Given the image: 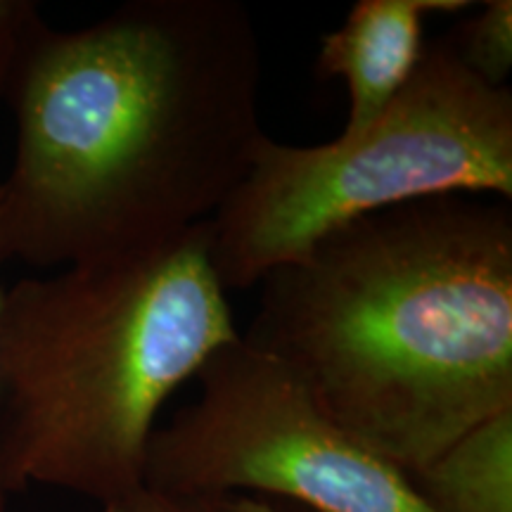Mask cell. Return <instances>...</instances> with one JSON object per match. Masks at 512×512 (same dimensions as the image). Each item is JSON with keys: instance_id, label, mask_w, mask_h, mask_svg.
Returning a JSON list of instances; mask_svg holds the SVG:
<instances>
[{"instance_id": "obj_1", "label": "cell", "mask_w": 512, "mask_h": 512, "mask_svg": "<svg viewBox=\"0 0 512 512\" xmlns=\"http://www.w3.org/2000/svg\"><path fill=\"white\" fill-rule=\"evenodd\" d=\"M261 72L240 0H128L67 31L38 15L3 98L0 264L121 259L214 219L266 136Z\"/></svg>"}, {"instance_id": "obj_2", "label": "cell", "mask_w": 512, "mask_h": 512, "mask_svg": "<svg viewBox=\"0 0 512 512\" xmlns=\"http://www.w3.org/2000/svg\"><path fill=\"white\" fill-rule=\"evenodd\" d=\"M245 335L408 477L512 408V209L437 195L358 216L261 278Z\"/></svg>"}, {"instance_id": "obj_3", "label": "cell", "mask_w": 512, "mask_h": 512, "mask_svg": "<svg viewBox=\"0 0 512 512\" xmlns=\"http://www.w3.org/2000/svg\"><path fill=\"white\" fill-rule=\"evenodd\" d=\"M235 339L209 221L150 252L17 280L0 306V479L100 508L133 496L157 413Z\"/></svg>"}, {"instance_id": "obj_4", "label": "cell", "mask_w": 512, "mask_h": 512, "mask_svg": "<svg viewBox=\"0 0 512 512\" xmlns=\"http://www.w3.org/2000/svg\"><path fill=\"white\" fill-rule=\"evenodd\" d=\"M437 195L512 200V91L477 79L446 34L361 136L311 147L261 138L209 221L211 261L226 290H247L328 230Z\"/></svg>"}, {"instance_id": "obj_5", "label": "cell", "mask_w": 512, "mask_h": 512, "mask_svg": "<svg viewBox=\"0 0 512 512\" xmlns=\"http://www.w3.org/2000/svg\"><path fill=\"white\" fill-rule=\"evenodd\" d=\"M197 380V401L152 432L145 489H252L316 512H434L406 472L339 427L283 363L242 337L216 351Z\"/></svg>"}, {"instance_id": "obj_6", "label": "cell", "mask_w": 512, "mask_h": 512, "mask_svg": "<svg viewBox=\"0 0 512 512\" xmlns=\"http://www.w3.org/2000/svg\"><path fill=\"white\" fill-rule=\"evenodd\" d=\"M465 8L470 0H358L342 27L323 36L316 72L342 79L349 93L339 140L373 126L411 79L425 50V19Z\"/></svg>"}, {"instance_id": "obj_7", "label": "cell", "mask_w": 512, "mask_h": 512, "mask_svg": "<svg viewBox=\"0 0 512 512\" xmlns=\"http://www.w3.org/2000/svg\"><path fill=\"white\" fill-rule=\"evenodd\" d=\"M408 479L434 512H512V408L479 422Z\"/></svg>"}, {"instance_id": "obj_8", "label": "cell", "mask_w": 512, "mask_h": 512, "mask_svg": "<svg viewBox=\"0 0 512 512\" xmlns=\"http://www.w3.org/2000/svg\"><path fill=\"white\" fill-rule=\"evenodd\" d=\"M460 62L494 88L508 86L512 72V3L489 0L477 15L446 34Z\"/></svg>"}, {"instance_id": "obj_9", "label": "cell", "mask_w": 512, "mask_h": 512, "mask_svg": "<svg viewBox=\"0 0 512 512\" xmlns=\"http://www.w3.org/2000/svg\"><path fill=\"white\" fill-rule=\"evenodd\" d=\"M102 512H249L240 496H171L140 489Z\"/></svg>"}, {"instance_id": "obj_10", "label": "cell", "mask_w": 512, "mask_h": 512, "mask_svg": "<svg viewBox=\"0 0 512 512\" xmlns=\"http://www.w3.org/2000/svg\"><path fill=\"white\" fill-rule=\"evenodd\" d=\"M38 15L41 10L31 0H0V102L5 98L19 43Z\"/></svg>"}, {"instance_id": "obj_11", "label": "cell", "mask_w": 512, "mask_h": 512, "mask_svg": "<svg viewBox=\"0 0 512 512\" xmlns=\"http://www.w3.org/2000/svg\"><path fill=\"white\" fill-rule=\"evenodd\" d=\"M240 501L249 512H280L275 505H268L264 501H254V498H247V496H240Z\"/></svg>"}, {"instance_id": "obj_12", "label": "cell", "mask_w": 512, "mask_h": 512, "mask_svg": "<svg viewBox=\"0 0 512 512\" xmlns=\"http://www.w3.org/2000/svg\"><path fill=\"white\" fill-rule=\"evenodd\" d=\"M8 498H10L8 486H5L3 479H0V512H8Z\"/></svg>"}, {"instance_id": "obj_13", "label": "cell", "mask_w": 512, "mask_h": 512, "mask_svg": "<svg viewBox=\"0 0 512 512\" xmlns=\"http://www.w3.org/2000/svg\"><path fill=\"white\" fill-rule=\"evenodd\" d=\"M3 292L5 290H3V287H0V306H3Z\"/></svg>"}]
</instances>
